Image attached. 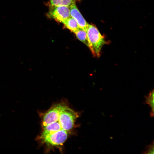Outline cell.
I'll return each instance as SVG.
<instances>
[{
  "label": "cell",
  "instance_id": "cell-8",
  "mask_svg": "<svg viewBox=\"0 0 154 154\" xmlns=\"http://www.w3.org/2000/svg\"><path fill=\"white\" fill-rule=\"evenodd\" d=\"M77 38L88 47V43L86 31L79 28L74 33Z\"/></svg>",
  "mask_w": 154,
  "mask_h": 154
},
{
  "label": "cell",
  "instance_id": "cell-5",
  "mask_svg": "<svg viewBox=\"0 0 154 154\" xmlns=\"http://www.w3.org/2000/svg\"><path fill=\"white\" fill-rule=\"evenodd\" d=\"M63 24L67 29L74 33L79 28L77 22L71 16L68 18Z\"/></svg>",
  "mask_w": 154,
  "mask_h": 154
},
{
  "label": "cell",
  "instance_id": "cell-7",
  "mask_svg": "<svg viewBox=\"0 0 154 154\" xmlns=\"http://www.w3.org/2000/svg\"><path fill=\"white\" fill-rule=\"evenodd\" d=\"M154 90H153L149 92L148 95L145 97V101L143 102L145 104H148L151 108L150 112V116L153 117L154 116Z\"/></svg>",
  "mask_w": 154,
  "mask_h": 154
},
{
  "label": "cell",
  "instance_id": "cell-6",
  "mask_svg": "<svg viewBox=\"0 0 154 154\" xmlns=\"http://www.w3.org/2000/svg\"><path fill=\"white\" fill-rule=\"evenodd\" d=\"M78 0H50V6H64L70 7Z\"/></svg>",
  "mask_w": 154,
  "mask_h": 154
},
{
  "label": "cell",
  "instance_id": "cell-4",
  "mask_svg": "<svg viewBox=\"0 0 154 154\" xmlns=\"http://www.w3.org/2000/svg\"><path fill=\"white\" fill-rule=\"evenodd\" d=\"M70 15L77 22L79 28L86 31L89 24L87 22L77 7L76 3L70 7Z\"/></svg>",
  "mask_w": 154,
  "mask_h": 154
},
{
  "label": "cell",
  "instance_id": "cell-2",
  "mask_svg": "<svg viewBox=\"0 0 154 154\" xmlns=\"http://www.w3.org/2000/svg\"><path fill=\"white\" fill-rule=\"evenodd\" d=\"M86 31L88 47L93 56L99 58L102 47L107 42L95 25L89 24Z\"/></svg>",
  "mask_w": 154,
  "mask_h": 154
},
{
  "label": "cell",
  "instance_id": "cell-3",
  "mask_svg": "<svg viewBox=\"0 0 154 154\" xmlns=\"http://www.w3.org/2000/svg\"><path fill=\"white\" fill-rule=\"evenodd\" d=\"M47 15L50 18L63 23L71 16L70 8L64 6H50Z\"/></svg>",
  "mask_w": 154,
  "mask_h": 154
},
{
  "label": "cell",
  "instance_id": "cell-9",
  "mask_svg": "<svg viewBox=\"0 0 154 154\" xmlns=\"http://www.w3.org/2000/svg\"><path fill=\"white\" fill-rule=\"evenodd\" d=\"M154 142H153L146 147L145 150L143 151V154H153L154 153Z\"/></svg>",
  "mask_w": 154,
  "mask_h": 154
},
{
  "label": "cell",
  "instance_id": "cell-1",
  "mask_svg": "<svg viewBox=\"0 0 154 154\" xmlns=\"http://www.w3.org/2000/svg\"><path fill=\"white\" fill-rule=\"evenodd\" d=\"M78 117L76 112L62 102L54 105L42 117V131L38 139L48 145H62Z\"/></svg>",
  "mask_w": 154,
  "mask_h": 154
}]
</instances>
